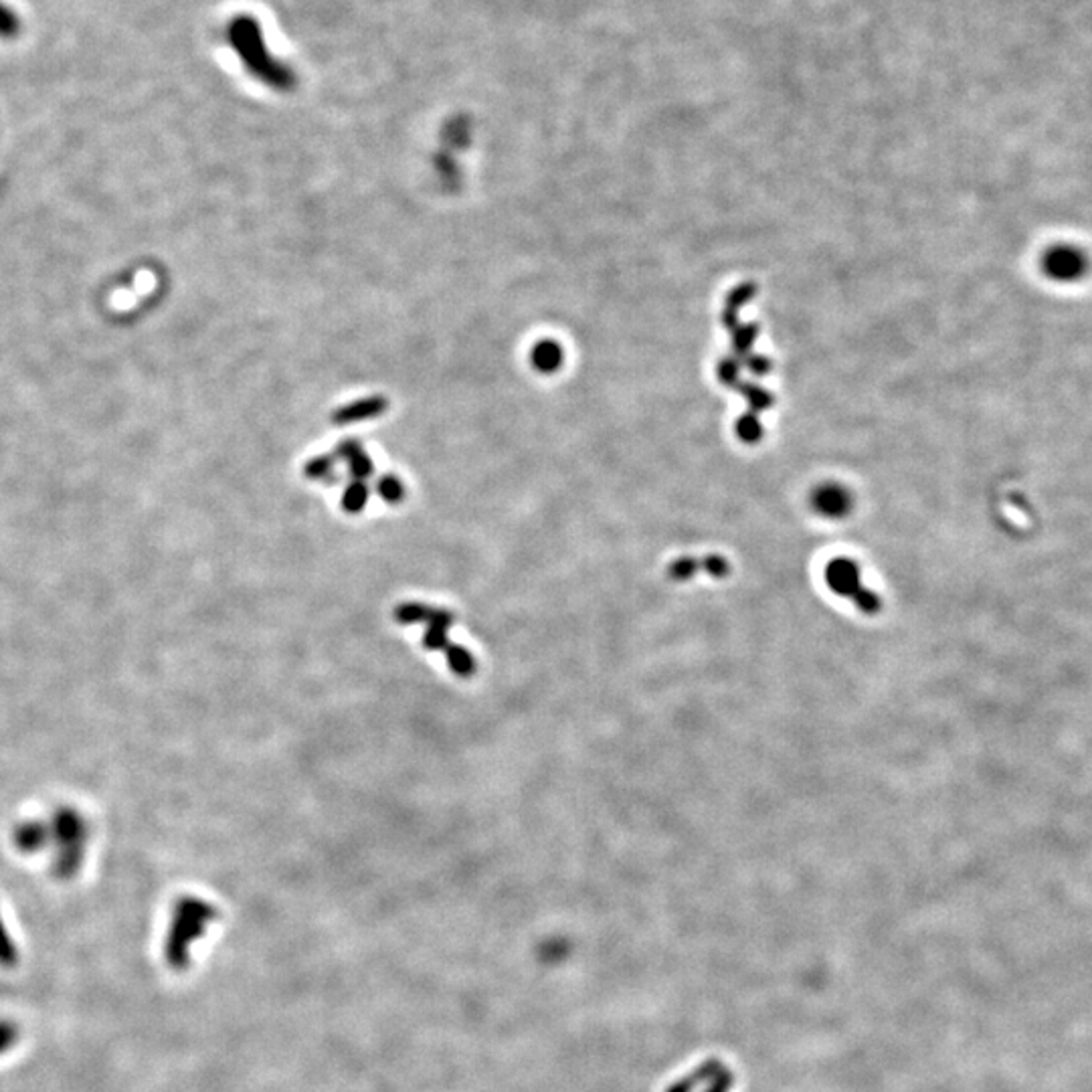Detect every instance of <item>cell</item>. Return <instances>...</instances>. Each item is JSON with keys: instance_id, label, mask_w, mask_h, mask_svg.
I'll list each match as a JSON object with an SVG mask.
<instances>
[{"instance_id": "6", "label": "cell", "mask_w": 1092, "mask_h": 1092, "mask_svg": "<svg viewBox=\"0 0 1092 1092\" xmlns=\"http://www.w3.org/2000/svg\"><path fill=\"white\" fill-rule=\"evenodd\" d=\"M0 965L7 967V969H12V967L19 965V951L15 945H12L3 919H0Z\"/></svg>"}, {"instance_id": "9", "label": "cell", "mask_w": 1092, "mask_h": 1092, "mask_svg": "<svg viewBox=\"0 0 1092 1092\" xmlns=\"http://www.w3.org/2000/svg\"><path fill=\"white\" fill-rule=\"evenodd\" d=\"M364 502H367V488H364L362 483L350 485L346 496H344V506L350 512H358L364 506Z\"/></svg>"}, {"instance_id": "7", "label": "cell", "mask_w": 1092, "mask_h": 1092, "mask_svg": "<svg viewBox=\"0 0 1092 1092\" xmlns=\"http://www.w3.org/2000/svg\"><path fill=\"white\" fill-rule=\"evenodd\" d=\"M379 492L387 502H397L403 498V483L395 476H385L379 482Z\"/></svg>"}, {"instance_id": "8", "label": "cell", "mask_w": 1092, "mask_h": 1092, "mask_svg": "<svg viewBox=\"0 0 1092 1092\" xmlns=\"http://www.w3.org/2000/svg\"><path fill=\"white\" fill-rule=\"evenodd\" d=\"M332 467H334L332 457H316V460L306 466V474L312 480H324L326 476H330Z\"/></svg>"}, {"instance_id": "4", "label": "cell", "mask_w": 1092, "mask_h": 1092, "mask_svg": "<svg viewBox=\"0 0 1092 1092\" xmlns=\"http://www.w3.org/2000/svg\"><path fill=\"white\" fill-rule=\"evenodd\" d=\"M703 569H706L710 573V577H726V573L731 571V564H728L720 557H706L704 562L684 559V561H678L676 564H673L670 573L673 578H676V581H686V578L694 577V573L703 571Z\"/></svg>"}, {"instance_id": "10", "label": "cell", "mask_w": 1092, "mask_h": 1092, "mask_svg": "<svg viewBox=\"0 0 1092 1092\" xmlns=\"http://www.w3.org/2000/svg\"><path fill=\"white\" fill-rule=\"evenodd\" d=\"M17 31H19V19L15 17V12L0 3V35L12 37Z\"/></svg>"}, {"instance_id": "1", "label": "cell", "mask_w": 1092, "mask_h": 1092, "mask_svg": "<svg viewBox=\"0 0 1092 1092\" xmlns=\"http://www.w3.org/2000/svg\"><path fill=\"white\" fill-rule=\"evenodd\" d=\"M826 581L830 589L856 605L862 613L874 615L880 611V599L876 597L864 583H862L860 566L847 557L833 559L826 569Z\"/></svg>"}, {"instance_id": "3", "label": "cell", "mask_w": 1092, "mask_h": 1092, "mask_svg": "<svg viewBox=\"0 0 1092 1092\" xmlns=\"http://www.w3.org/2000/svg\"><path fill=\"white\" fill-rule=\"evenodd\" d=\"M388 407V401L383 397H369V399H362V401H355V403H348L346 407L339 409L334 413L332 421L336 425H348V423H356V421H367L372 419V417H379L387 411Z\"/></svg>"}, {"instance_id": "11", "label": "cell", "mask_w": 1092, "mask_h": 1092, "mask_svg": "<svg viewBox=\"0 0 1092 1092\" xmlns=\"http://www.w3.org/2000/svg\"><path fill=\"white\" fill-rule=\"evenodd\" d=\"M17 1037H19V1030H17L15 1023L0 1021V1054L15 1044Z\"/></svg>"}, {"instance_id": "2", "label": "cell", "mask_w": 1092, "mask_h": 1092, "mask_svg": "<svg viewBox=\"0 0 1092 1092\" xmlns=\"http://www.w3.org/2000/svg\"><path fill=\"white\" fill-rule=\"evenodd\" d=\"M812 506L819 516L838 520L852 510V496L840 483H824L814 492Z\"/></svg>"}, {"instance_id": "5", "label": "cell", "mask_w": 1092, "mask_h": 1092, "mask_svg": "<svg viewBox=\"0 0 1092 1092\" xmlns=\"http://www.w3.org/2000/svg\"><path fill=\"white\" fill-rule=\"evenodd\" d=\"M562 360H564L562 346L555 340H541L532 346L530 362L538 372L543 374L557 372L562 367Z\"/></svg>"}]
</instances>
